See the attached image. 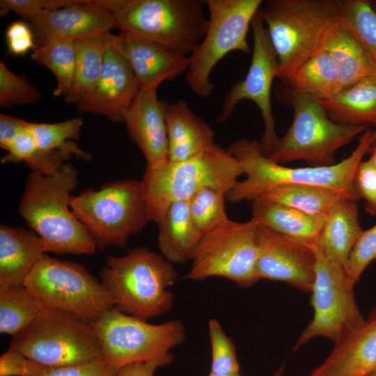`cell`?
Instances as JSON below:
<instances>
[{
    "instance_id": "obj_1",
    "label": "cell",
    "mask_w": 376,
    "mask_h": 376,
    "mask_svg": "<svg viewBox=\"0 0 376 376\" xmlns=\"http://www.w3.org/2000/svg\"><path fill=\"white\" fill-rule=\"evenodd\" d=\"M368 128L360 136L351 155L329 166L290 168L270 159L260 141L245 138L233 141L227 150L237 159L246 178L238 181L228 193L230 203L253 201L269 189L283 184L309 185L343 191L357 201L354 180L357 169L370 148Z\"/></svg>"
},
{
    "instance_id": "obj_2",
    "label": "cell",
    "mask_w": 376,
    "mask_h": 376,
    "mask_svg": "<svg viewBox=\"0 0 376 376\" xmlns=\"http://www.w3.org/2000/svg\"><path fill=\"white\" fill-rule=\"evenodd\" d=\"M78 185V171L65 163L55 174L31 172L19 199L18 211L45 242L47 252L93 255V239L72 213L70 193Z\"/></svg>"
},
{
    "instance_id": "obj_3",
    "label": "cell",
    "mask_w": 376,
    "mask_h": 376,
    "mask_svg": "<svg viewBox=\"0 0 376 376\" xmlns=\"http://www.w3.org/2000/svg\"><path fill=\"white\" fill-rule=\"evenodd\" d=\"M99 276L114 306L126 314L147 320L172 308L169 289L178 273L161 253L138 247L123 256H108Z\"/></svg>"
},
{
    "instance_id": "obj_4",
    "label": "cell",
    "mask_w": 376,
    "mask_h": 376,
    "mask_svg": "<svg viewBox=\"0 0 376 376\" xmlns=\"http://www.w3.org/2000/svg\"><path fill=\"white\" fill-rule=\"evenodd\" d=\"M277 100L293 110V119L286 133L279 138L267 157L282 164L300 160L310 166H329L335 155L369 127L345 126L328 116L321 100L297 93L281 83L275 88Z\"/></svg>"
},
{
    "instance_id": "obj_5",
    "label": "cell",
    "mask_w": 376,
    "mask_h": 376,
    "mask_svg": "<svg viewBox=\"0 0 376 376\" xmlns=\"http://www.w3.org/2000/svg\"><path fill=\"white\" fill-rule=\"evenodd\" d=\"M243 174L234 155L217 143L183 162L146 166L141 183L150 221L158 224L172 203L188 201L204 188L227 196Z\"/></svg>"
},
{
    "instance_id": "obj_6",
    "label": "cell",
    "mask_w": 376,
    "mask_h": 376,
    "mask_svg": "<svg viewBox=\"0 0 376 376\" xmlns=\"http://www.w3.org/2000/svg\"><path fill=\"white\" fill-rule=\"evenodd\" d=\"M116 28L175 53L191 54L208 26L202 0H102Z\"/></svg>"
},
{
    "instance_id": "obj_7",
    "label": "cell",
    "mask_w": 376,
    "mask_h": 376,
    "mask_svg": "<svg viewBox=\"0 0 376 376\" xmlns=\"http://www.w3.org/2000/svg\"><path fill=\"white\" fill-rule=\"evenodd\" d=\"M260 13L281 81L320 49L327 29L339 16L336 0H269Z\"/></svg>"
},
{
    "instance_id": "obj_8",
    "label": "cell",
    "mask_w": 376,
    "mask_h": 376,
    "mask_svg": "<svg viewBox=\"0 0 376 376\" xmlns=\"http://www.w3.org/2000/svg\"><path fill=\"white\" fill-rule=\"evenodd\" d=\"M70 206L100 250L126 248L129 239L151 221L141 180L136 179L84 189L72 196Z\"/></svg>"
},
{
    "instance_id": "obj_9",
    "label": "cell",
    "mask_w": 376,
    "mask_h": 376,
    "mask_svg": "<svg viewBox=\"0 0 376 376\" xmlns=\"http://www.w3.org/2000/svg\"><path fill=\"white\" fill-rule=\"evenodd\" d=\"M10 347L48 368L104 359L91 323L47 306L13 337Z\"/></svg>"
},
{
    "instance_id": "obj_10",
    "label": "cell",
    "mask_w": 376,
    "mask_h": 376,
    "mask_svg": "<svg viewBox=\"0 0 376 376\" xmlns=\"http://www.w3.org/2000/svg\"><path fill=\"white\" fill-rule=\"evenodd\" d=\"M100 343L103 359L118 370L127 364L173 359L171 350L185 340L183 324L171 320L160 324L126 314L113 306L91 323Z\"/></svg>"
},
{
    "instance_id": "obj_11",
    "label": "cell",
    "mask_w": 376,
    "mask_h": 376,
    "mask_svg": "<svg viewBox=\"0 0 376 376\" xmlns=\"http://www.w3.org/2000/svg\"><path fill=\"white\" fill-rule=\"evenodd\" d=\"M261 0H205L209 12L206 33L189 55L185 82L196 95L206 98L213 92V68L233 51L250 53L246 36Z\"/></svg>"
},
{
    "instance_id": "obj_12",
    "label": "cell",
    "mask_w": 376,
    "mask_h": 376,
    "mask_svg": "<svg viewBox=\"0 0 376 376\" xmlns=\"http://www.w3.org/2000/svg\"><path fill=\"white\" fill-rule=\"evenodd\" d=\"M24 286L49 308L92 323L114 306L102 284L83 265L45 254Z\"/></svg>"
},
{
    "instance_id": "obj_13",
    "label": "cell",
    "mask_w": 376,
    "mask_h": 376,
    "mask_svg": "<svg viewBox=\"0 0 376 376\" xmlns=\"http://www.w3.org/2000/svg\"><path fill=\"white\" fill-rule=\"evenodd\" d=\"M258 228L252 217L244 222L229 219L203 235L193 251L191 268L185 279L221 277L243 288L256 283Z\"/></svg>"
},
{
    "instance_id": "obj_14",
    "label": "cell",
    "mask_w": 376,
    "mask_h": 376,
    "mask_svg": "<svg viewBox=\"0 0 376 376\" xmlns=\"http://www.w3.org/2000/svg\"><path fill=\"white\" fill-rule=\"evenodd\" d=\"M315 255V279L311 292L313 317L299 335L294 351L317 337L327 338L337 344L366 321L345 269L328 258L318 247Z\"/></svg>"
},
{
    "instance_id": "obj_15",
    "label": "cell",
    "mask_w": 376,
    "mask_h": 376,
    "mask_svg": "<svg viewBox=\"0 0 376 376\" xmlns=\"http://www.w3.org/2000/svg\"><path fill=\"white\" fill-rule=\"evenodd\" d=\"M251 28L253 46L248 72L245 78L237 81L225 96L217 120L220 123L226 122L242 100L253 102L263 119L265 129L260 143L267 156L279 139L271 104L272 85L274 79L276 78L279 63L260 9L252 19Z\"/></svg>"
},
{
    "instance_id": "obj_16",
    "label": "cell",
    "mask_w": 376,
    "mask_h": 376,
    "mask_svg": "<svg viewBox=\"0 0 376 376\" xmlns=\"http://www.w3.org/2000/svg\"><path fill=\"white\" fill-rule=\"evenodd\" d=\"M104 38V56L97 83L86 100L77 106V110L124 123L141 88L123 54L118 35L110 32Z\"/></svg>"
},
{
    "instance_id": "obj_17",
    "label": "cell",
    "mask_w": 376,
    "mask_h": 376,
    "mask_svg": "<svg viewBox=\"0 0 376 376\" xmlns=\"http://www.w3.org/2000/svg\"><path fill=\"white\" fill-rule=\"evenodd\" d=\"M315 263V250L259 224L256 266L258 281H282L311 293Z\"/></svg>"
},
{
    "instance_id": "obj_18",
    "label": "cell",
    "mask_w": 376,
    "mask_h": 376,
    "mask_svg": "<svg viewBox=\"0 0 376 376\" xmlns=\"http://www.w3.org/2000/svg\"><path fill=\"white\" fill-rule=\"evenodd\" d=\"M36 45L54 38L76 41L104 36L116 28L112 12L102 0H80L57 9L42 10L29 19Z\"/></svg>"
},
{
    "instance_id": "obj_19",
    "label": "cell",
    "mask_w": 376,
    "mask_h": 376,
    "mask_svg": "<svg viewBox=\"0 0 376 376\" xmlns=\"http://www.w3.org/2000/svg\"><path fill=\"white\" fill-rule=\"evenodd\" d=\"M157 90L141 89L124 121L130 139L143 153L146 166L150 167L169 162L167 127Z\"/></svg>"
},
{
    "instance_id": "obj_20",
    "label": "cell",
    "mask_w": 376,
    "mask_h": 376,
    "mask_svg": "<svg viewBox=\"0 0 376 376\" xmlns=\"http://www.w3.org/2000/svg\"><path fill=\"white\" fill-rule=\"evenodd\" d=\"M120 47L141 89L156 88L172 81L189 67V56L175 53L152 41L120 31Z\"/></svg>"
},
{
    "instance_id": "obj_21",
    "label": "cell",
    "mask_w": 376,
    "mask_h": 376,
    "mask_svg": "<svg viewBox=\"0 0 376 376\" xmlns=\"http://www.w3.org/2000/svg\"><path fill=\"white\" fill-rule=\"evenodd\" d=\"M376 370V308L308 376H368Z\"/></svg>"
},
{
    "instance_id": "obj_22",
    "label": "cell",
    "mask_w": 376,
    "mask_h": 376,
    "mask_svg": "<svg viewBox=\"0 0 376 376\" xmlns=\"http://www.w3.org/2000/svg\"><path fill=\"white\" fill-rule=\"evenodd\" d=\"M161 102L167 127L169 162L187 160L215 143L213 129L193 112L185 101Z\"/></svg>"
},
{
    "instance_id": "obj_23",
    "label": "cell",
    "mask_w": 376,
    "mask_h": 376,
    "mask_svg": "<svg viewBox=\"0 0 376 376\" xmlns=\"http://www.w3.org/2000/svg\"><path fill=\"white\" fill-rule=\"evenodd\" d=\"M47 252L44 241L21 227L0 226V288L22 286Z\"/></svg>"
},
{
    "instance_id": "obj_24",
    "label": "cell",
    "mask_w": 376,
    "mask_h": 376,
    "mask_svg": "<svg viewBox=\"0 0 376 376\" xmlns=\"http://www.w3.org/2000/svg\"><path fill=\"white\" fill-rule=\"evenodd\" d=\"M334 61L338 73L339 91L359 80L376 76L370 54L338 17L327 29L321 43Z\"/></svg>"
},
{
    "instance_id": "obj_25",
    "label": "cell",
    "mask_w": 376,
    "mask_h": 376,
    "mask_svg": "<svg viewBox=\"0 0 376 376\" xmlns=\"http://www.w3.org/2000/svg\"><path fill=\"white\" fill-rule=\"evenodd\" d=\"M251 214L260 225L314 250L320 244L325 217L312 216L263 197L252 201Z\"/></svg>"
},
{
    "instance_id": "obj_26",
    "label": "cell",
    "mask_w": 376,
    "mask_h": 376,
    "mask_svg": "<svg viewBox=\"0 0 376 376\" xmlns=\"http://www.w3.org/2000/svg\"><path fill=\"white\" fill-rule=\"evenodd\" d=\"M356 201H338L325 216L318 248L346 269L350 253L362 232Z\"/></svg>"
},
{
    "instance_id": "obj_27",
    "label": "cell",
    "mask_w": 376,
    "mask_h": 376,
    "mask_svg": "<svg viewBox=\"0 0 376 376\" xmlns=\"http://www.w3.org/2000/svg\"><path fill=\"white\" fill-rule=\"evenodd\" d=\"M329 118L345 126L376 127V76L365 77L327 100H321Z\"/></svg>"
},
{
    "instance_id": "obj_28",
    "label": "cell",
    "mask_w": 376,
    "mask_h": 376,
    "mask_svg": "<svg viewBox=\"0 0 376 376\" xmlns=\"http://www.w3.org/2000/svg\"><path fill=\"white\" fill-rule=\"evenodd\" d=\"M158 225L160 253L172 263L190 260L202 236L191 221L188 201L172 203Z\"/></svg>"
},
{
    "instance_id": "obj_29",
    "label": "cell",
    "mask_w": 376,
    "mask_h": 376,
    "mask_svg": "<svg viewBox=\"0 0 376 376\" xmlns=\"http://www.w3.org/2000/svg\"><path fill=\"white\" fill-rule=\"evenodd\" d=\"M260 197L316 217H325L329 210L341 199L355 201L347 194L337 189L316 185L294 184L274 186Z\"/></svg>"
},
{
    "instance_id": "obj_30",
    "label": "cell",
    "mask_w": 376,
    "mask_h": 376,
    "mask_svg": "<svg viewBox=\"0 0 376 376\" xmlns=\"http://www.w3.org/2000/svg\"><path fill=\"white\" fill-rule=\"evenodd\" d=\"M282 83L297 93L320 100L329 99L339 91L337 68L329 54L322 48Z\"/></svg>"
},
{
    "instance_id": "obj_31",
    "label": "cell",
    "mask_w": 376,
    "mask_h": 376,
    "mask_svg": "<svg viewBox=\"0 0 376 376\" xmlns=\"http://www.w3.org/2000/svg\"><path fill=\"white\" fill-rule=\"evenodd\" d=\"M104 36H93L75 42L76 60L73 82L68 95L65 97L69 104H81L95 87L103 64Z\"/></svg>"
},
{
    "instance_id": "obj_32",
    "label": "cell",
    "mask_w": 376,
    "mask_h": 376,
    "mask_svg": "<svg viewBox=\"0 0 376 376\" xmlns=\"http://www.w3.org/2000/svg\"><path fill=\"white\" fill-rule=\"evenodd\" d=\"M45 307L24 285L0 288V332L12 337L17 335Z\"/></svg>"
},
{
    "instance_id": "obj_33",
    "label": "cell",
    "mask_w": 376,
    "mask_h": 376,
    "mask_svg": "<svg viewBox=\"0 0 376 376\" xmlns=\"http://www.w3.org/2000/svg\"><path fill=\"white\" fill-rule=\"evenodd\" d=\"M31 58L48 68L56 77L54 96H67L73 82L76 47L75 42L65 38H54L36 45Z\"/></svg>"
},
{
    "instance_id": "obj_34",
    "label": "cell",
    "mask_w": 376,
    "mask_h": 376,
    "mask_svg": "<svg viewBox=\"0 0 376 376\" xmlns=\"http://www.w3.org/2000/svg\"><path fill=\"white\" fill-rule=\"evenodd\" d=\"M84 122L81 118H74L54 123H29V128L34 137L37 150L47 154L64 151L85 161L92 159L89 152L82 150L70 141L77 139Z\"/></svg>"
},
{
    "instance_id": "obj_35",
    "label": "cell",
    "mask_w": 376,
    "mask_h": 376,
    "mask_svg": "<svg viewBox=\"0 0 376 376\" xmlns=\"http://www.w3.org/2000/svg\"><path fill=\"white\" fill-rule=\"evenodd\" d=\"M338 15L376 65V13L369 0H336Z\"/></svg>"
},
{
    "instance_id": "obj_36",
    "label": "cell",
    "mask_w": 376,
    "mask_h": 376,
    "mask_svg": "<svg viewBox=\"0 0 376 376\" xmlns=\"http://www.w3.org/2000/svg\"><path fill=\"white\" fill-rule=\"evenodd\" d=\"M226 200L225 193L204 188L188 201L191 221L202 237L229 219L226 210Z\"/></svg>"
},
{
    "instance_id": "obj_37",
    "label": "cell",
    "mask_w": 376,
    "mask_h": 376,
    "mask_svg": "<svg viewBox=\"0 0 376 376\" xmlns=\"http://www.w3.org/2000/svg\"><path fill=\"white\" fill-rule=\"evenodd\" d=\"M41 98L40 92L27 79L26 75H18L10 71L4 62H0V106L10 107L29 104Z\"/></svg>"
},
{
    "instance_id": "obj_38",
    "label": "cell",
    "mask_w": 376,
    "mask_h": 376,
    "mask_svg": "<svg viewBox=\"0 0 376 376\" xmlns=\"http://www.w3.org/2000/svg\"><path fill=\"white\" fill-rule=\"evenodd\" d=\"M208 334L212 350L210 372L217 374L239 373L240 365L234 343L216 319L209 320Z\"/></svg>"
},
{
    "instance_id": "obj_39",
    "label": "cell",
    "mask_w": 376,
    "mask_h": 376,
    "mask_svg": "<svg viewBox=\"0 0 376 376\" xmlns=\"http://www.w3.org/2000/svg\"><path fill=\"white\" fill-rule=\"evenodd\" d=\"M375 260L376 224L370 228L362 230L350 253L345 269L349 283L354 287L364 270Z\"/></svg>"
},
{
    "instance_id": "obj_40",
    "label": "cell",
    "mask_w": 376,
    "mask_h": 376,
    "mask_svg": "<svg viewBox=\"0 0 376 376\" xmlns=\"http://www.w3.org/2000/svg\"><path fill=\"white\" fill-rule=\"evenodd\" d=\"M354 189L357 199L365 202V211L376 216V168L368 160L362 161L356 171Z\"/></svg>"
},
{
    "instance_id": "obj_41",
    "label": "cell",
    "mask_w": 376,
    "mask_h": 376,
    "mask_svg": "<svg viewBox=\"0 0 376 376\" xmlns=\"http://www.w3.org/2000/svg\"><path fill=\"white\" fill-rule=\"evenodd\" d=\"M46 368L11 347L0 357V376H39Z\"/></svg>"
},
{
    "instance_id": "obj_42",
    "label": "cell",
    "mask_w": 376,
    "mask_h": 376,
    "mask_svg": "<svg viewBox=\"0 0 376 376\" xmlns=\"http://www.w3.org/2000/svg\"><path fill=\"white\" fill-rule=\"evenodd\" d=\"M80 0H1L0 12L3 15L14 12L29 21L37 13L46 10L61 8L78 3Z\"/></svg>"
},
{
    "instance_id": "obj_43",
    "label": "cell",
    "mask_w": 376,
    "mask_h": 376,
    "mask_svg": "<svg viewBox=\"0 0 376 376\" xmlns=\"http://www.w3.org/2000/svg\"><path fill=\"white\" fill-rule=\"evenodd\" d=\"M118 370L104 359L59 368H46L39 376H116Z\"/></svg>"
},
{
    "instance_id": "obj_44",
    "label": "cell",
    "mask_w": 376,
    "mask_h": 376,
    "mask_svg": "<svg viewBox=\"0 0 376 376\" xmlns=\"http://www.w3.org/2000/svg\"><path fill=\"white\" fill-rule=\"evenodd\" d=\"M37 150L34 137L29 128V122L19 130L10 150L1 162L2 164L24 162L26 164L34 155Z\"/></svg>"
},
{
    "instance_id": "obj_45",
    "label": "cell",
    "mask_w": 376,
    "mask_h": 376,
    "mask_svg": "<svg viewBox=\"0 0 376 376\" xmlns=\"http://www.w3.org/2000/svg\"><path fill=\"white\" fill-rule=\"evenodd\" d=\"M8 52L15 56H22L36 46L31 28L22 21L10 24L6 32Z\"/></svg>"
},
{
    "instance_id": "obj_46",
    "label": "cell",
    "mask_w": 376,
    "mask_h": 376,
    "mask_svg": "<svg viewBox=\"0 0 376 376\" xmlns=\"http://www.w3.org/2000/svg\"><path fill=\"white\" fill-rule=\"evenodd\" d=\"M26 121L4 113L0 115V147L10 150L19 130Z\"/></svg>"
},
{
    "instance_id": "obj_47",
    "label": "cell",
    "mask_w": 376,
    "mask_h": 376,
    "mask_svg": "<svg viewBox=\"0 0 376 376\" xmlns=\"http://www.w3.org/2000/svg\"><path fill=\"white\" fill-rule=\"evenodd\" d=\"M167 365L161 360L134 362L120 368L116 376H154L158 368Z\"/></svg>"
},
{
    "instance_id": "obj_48",
    "label": "cell",
    "mask_w": 376,
    "mask_h": 376,
    "mask_svg": "<svg viewBox=\"0 0 376 376\" xmlns=\"http://www.w3.org/2000/svg\"><path fill=\"white\" fill-rule=\"evenodd\" d=\"M369 152L371 153L369 161L376 168V146L372 148Z\"/></svg>"
},
{
    "instance_id": "obj_49",
    "label": "cell",
    "mask_w": 376,
    "mask_h": 376,
    "mask_svg": "<svg viewBox=\"0 0 376 376\" xmlns=\"http://www.w3.org/2000/svg\"><path fill=\"white\" fill-rule=\"evenodd\" d=\"M370 150L376 146V127L371 132L370 134ZM370 151V150H369Z\"/></svg>"
},
{
    "instance_id": "obj_50",
    "label": "cell",
    "mask_w": 376,
    "mask_h": 376,
    "mask_svg": "<svg viewBox=\"0 0 376 376\" xmlns=\"http://www.w3.org/2000/svg\"><path fill=\"white\" fill-rule=\"evenodd\" d=\"M207 376H242L239 373L235 374H217L210 372V374Z\"/></svg>"
},
{
    "instance_id": "obj_51",
    "label": "cell",
    "mask_w": 376,
    "mask_h": 376,
    "mask_svg": "<svg viewBox=\"0 0 376 376\" xmlns=\"http://www.w3.org/2000/svg\"><path fill=\"white\" fill-rule=\"evenodd\" d=\"M284 372V366H281L279 369H277L272 375L270 376H282Z\"/></svg>"
},
{
    "instance_id": "obj_52",
    "label": "cell",
    "mask_w": 376,
    "mask_h": 376,
    "mask_svg": "<svg viewBox=\"0 0 376 376\" xmlns=\"http://www.w3.org/2000/svg\"><path fill=\"white\" fill-rule=\"evenodd\" d=\"M372 7L376 13V1H372Z\"/></svg>"
},
{
    "instance_id": "obj_53",
    "label": "cell",
    "mask_w": 376,
    "mask_h": 376,
    "mask_svg": "<svg viewBox=\"0 0 376 376\" xmlns=\"http://www.w3.org/2000/svg\"><path fill=\"white\" fill-rule=\"evenodd\" d=\"M368 376H376V370L374 371L373 373H370V374L368 375Z\"/></svg>"
}]
</instances>
